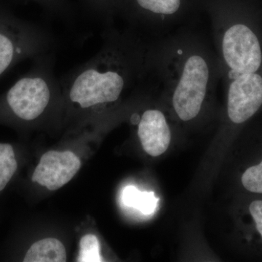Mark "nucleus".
I'll return each instance as SVG.
<instances>
[{
  "instance_id": "obj_1",
  "label": "nucleus",
  "mask_w": 262,
  "mask_h": 262,
  "mask_svg": "<svg viewBox=\"0 0 262 262\" xmlns=\"http://www.w3.org/2000/svg\"><path fill=\"white\" fill-rule=\"evenodd\" d=\"M101 49L60 80L63 97L80 110L116 103L131 86L151 72V45L136 29L118 30L108 24Z\"/></svg>"
},
{
  "instance_id": "obj_14",
  "label": "nucleus",
  "mask_w": 262,
  "mask_h": 262,
  "mask_svg": "<svg viewBox=\"0 0 262 262\" xmlns=\"http://www.w3.org/2000/svg\"><path fill=\"white\" fill-rule=\"evenodd\" d=\"M242 184L249 192L262 194V161L243 174Z\"/></svg>"
},
{
  "instance_id": "obj_4",
  "label": "nucleus",
  "mask_w": 262,
  "mask_h": 262,
  "mask_svg": "<svg viewBox=\"0 0 262 262\" xmlns=\"http://www.w3.org/2000/svg\"><path fill=\"white\" fill-rule=\"evenodd\" d=\"M53 44L40 26L0 10V79L20 62L48 53Z\"/></svg>"
},
{
  "instance_id": "obj_15",
  "label": "nucleus",
  "mask_w": 262,
  "mask_h": 262,
  "mask_svg": "<svg viewBox=\"0 0 262 262\" xmlns=\"http://www.w3.org/2000/svg\"><path fill=\"white\" fill-rule=\"evenodd\" d=\"M249 211L256 223V229L262 237V201L252 202L250 205Z\"/></svg>"
},
{
  "instance_id": "obj_5",
  "label": "nucleus",
  "mask_w": 262,
  "mask_h": 262,
  "mask_svg": "<svg viewBox=\"0 0 262 262\" xmlns=\"http://www.w3.org/2000/svg\"><path fill=\"white\" fill-rule=\"evenodd\" d=\"M220 67L227 69V80L241 74L256 73L262 63L257 35L244 24H214Z\"/></svg>"
},
{
  "instance_id": "obj_13",
  "label": "nucleus",
  "mask_w": 262,
  "mask_h": 262,
  "mask_svg": "<svg viewBox=\"0 0 262 262\" xmlns=\"http://www.w3.org/2000/svg\"><path fill=\"white\" fill-rule=\"evenodd\" d=\"M77 261L101 262L103 261L100 256L99 241L94 234H87L80 239V253Z\"/></svg>"
},
{
  "instance_id": "obj_6",
  "label": "nucleus",
  "mask_w": 262,
  "mask_h": 262,
  "mask_svg": "<svg viewBox=\"0 0 262 262\" xmlns=\"http://www.w3.org/2000/svg\"><path fill=\"white\" fill-rule=\"evenodd\" d=\"M228 84L227 115L233 123H244L262 106V77L257 72L241 74Z\"/></svg>"
},
{
  "instance_id": "obj_11",
  "label": "nucleus",
  "mask_w": 262,
  "mask_h": 262,
  "mask_svg": "<svg viewBox=\"0 0 262 262\" xmlns=\"http://www.w3.org/2000/svg\"><path fill=\"white\" fill-rule=\"evenodd\" d=\"M139 9L148 13L150 18L163 20L175 15L181 8V0H136Z\"/></svg>"
},
{
  "instance_id": "obj_12",
  "label": "nucleus",
  "mask_w": 262,
  "mask_h": 262,
  "mask_svg": "<svg viewBox=\"0 0 262 262\" xmlns=\"http://www.w3.org/2000/svg\"><path fill=\"white\" fill-rule=\"evenodd\" d=\"M16 160L13 146L0 144V191L3 190L17 170Z\"/></svg>"
},
{
  "instance_id": "obj_10",
  "label": "nucleus",
  "mask_w": 262,
  "mask_h": 262,
  "mask_svg": "<svg viewBox=\"0 0 262 262\" xmlns=\"http://www.w3.org/2000/svg\"><path fill=\"white\" fill-rule=\"evenodd\" d=\"M122 200L125 206L136 208L146 215L154 213L158 202L154 192H141L134 186H127L123 189Z\"/></svg>"
},
{
  "instance_id": "obj_3",
  "label": "nucleus",
  "mask_w": 262,
  "mask_h": 262,
  "mask_svg": "<svg viewBox=\"0 0 262 262\" xmlns=\"http://www.w3.org/2000/svg\"><path fill=\"white\" fill-rule=\"evenodd\" d=\"M34 64L1 98L0 103L20 121L39 120L55 98L63 96L61 82L54 73V55L51 52L34 58Z\"/></svg>"
},
{
  "instance_id": "obj_8",
  "label": "nucleus",
  "mask_w": 262,
  "mask_h": 262,
  "mask_svg": "<svg viewBox=\"0 0 262 262\" xmlns=\"http://www.w3.org/2000/svg\"><path fill=\"white\" fill-rule=\"evenodd\" d=\"M130 120L138 125V136L148 155L160 156L168 149L171 135L166 118L161 111L147 110L141 117L134 114Z\"/></svg>"
},
{
  "instance_id": "obj_9",
  "label": "nucleus",
  "mask_w": 262,
  "mask_h": 262,
  "mask_svg": "<svg viewBox=\"0 0 262 262\" xmlns=\"http://www.w3.org/2000/svg\"><path fill=\"white\" fill-rule=\"evenodd\" d=\"M24 262H65L67 252L61 241L46 238L34 243L27 251Z\"/></svg>"
},
{
  "instance_id": "obj_2",
  "label": "nucleus",
  "mask_w": 262,
  "mask_h": 262,
  "mask_svg": "<svg viewBox=\"0 0 262 262\" xmlns=\"http://www.w3.org/2000/svg\"><path fill=\"white\" fill-rule=\"evenodd\" d=\"M151 71L172 90V104L181 120L190 121L201 113L207 95L221 73L218 57L204 43L180 36L165 46H151Z\"/></svg>"
},
{
  "instance_id": "obj_7",
  "label": "nucleus",
  "mask_w": 262,
  "mask_h": 262,
  "mask_svg": "<svg viewBox=\"0 0 262 262\" xmlns=\"http://www.w3.org/2000/svg\"><path fill=\"white\" fill-rule=\"evenodd\" d=\"M81 168V160L70 151H49L42 155L32 176L48 190L60 189L75 177Z\"/></svg>"
}]
</instances>
